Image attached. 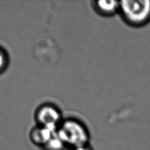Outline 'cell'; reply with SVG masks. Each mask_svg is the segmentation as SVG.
<instances>
[{
    "label": "cell",
    "instance_id": "cell-1",
    "mask_svg": "<svg viewBox=\"0 0 150 150\" xmlns=\"http://www.w3.org/2000/svg\"><path fill=\"white\" fill-rule=\"evenodd\" d=\"M119 13L122 20L133 27H141L150 22V0L120 1Z\"/></svg>",
    "mask_w": 150,
    "mask_h": 150
},
{
    "label": "cell",
    "instance_id": "cell-2",
    "mask_svg": "<svg viewBox=\"0 0 150 150\" xmlns=\"http://www.w3.org/2000/svg\"><path fill=\"white\" fill-rule=\"evenodd\" d=\"M57 134L70 149L89 143L90 135L86 127L75 119H67L61 122Z\"/></svg>",
    "mask_w": 150,
    "mask_h": 150
},
{
    "label": "cell",
    "instance_id": "cell-3",
    "mask_svg": "<svg viewBox=\"0 0 150 150\" xmlns=\"http://www.w3.org/2000/svg\"><path fill=\"white\" fill-rule=\"evenodd\" d=\"M36 119L40 126L58 129L61 122V115L57 108L47 104L38 109Z\"/></svg>",
    "mask_w": 150,
    "mask_h": 150
},
{
    "label": "cell",
    "instance_id": "cell-4",
    "mask_svg": "<svg viewBox=\"0 0 150 150\" xmlns=\"http://www.w3.org/2000/svg\"><path fill=\"white\" fill-rule=\"evenodd\" d=\"M58 129L52 127L37 126L30 132V139L35 145L43 148L53 136L57 134Z\"/></svg>",
    "mask_w": 150,
    "mask_h": 150
},
{
    "label": "cell",
    "instance_id": "cell-5",
    "mask_svg": "<svg viewBox=\"0 0 150 150\" xmlns=\"http://www.w3.org/2000/svg\"><path fill=\"white\" fill-rule=\"evenodd\" d=\"M93 7H94L96 11L100 13L103 16H112L119 13L120 8V1H94L93 3Z\"/></svg>",
    "mask_w": 150,
    "mask_h": 150
},
{
    "label": "cell",
    "instance_id": "cell-6",
    "mask_svg": "<svg viewBox=\"0 0 150 150\" xmlns=\"http://www.w3.org/2000/svg\"><path fill=\"white\" fill-rule=\"evenodd\" d=\"M67 146L65 143L61 140L57 134L42 148L43 150H65Z\"/></svg>",
    "mask_w": 150,
    "mask_h": 150
},
{
    "label": "cell",
    "instance_id": "cell-7",
    "mask_svg": "<svg viewBox=\"0 0 150 150\" xmlns=\"http://www.w3.org/2000/svg\"><path fill=\"white\" fill-rule=\"evenodd\" d=\"M7 63L8 58L6 53L0 48V73L6 69Z\"/></svg>",
    "mask_w": 150,
    "mask_h": 150
},
{
    "label": "cell",
    "instance_id": "cell-8",
    "mask_svg": "<svg viewBox=\"0 0 150 150\" xmlns=\"http://www.w3.org/2000/svg\"><path fill=\"white\" fill-rule=\"evenodd\" d=\"M71 150H93L92 146H90V144H86V145L82 146H79L76 147V148H74L71 149Z\"/></svg>",
    "mask_w": 150,
    "mask_h": 150
}]
</instances>
